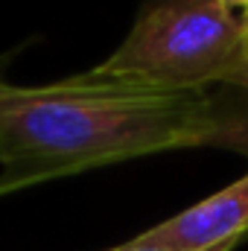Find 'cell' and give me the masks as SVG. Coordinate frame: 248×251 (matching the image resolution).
Masks as SVG:
<instances>
[{
    "instance_id": "1",
    "label": "cell",
    "mask_w": 248,
    "mask_h": 251,
    "mask_svg": "<svg viewBox=\"0 0 248 251\" xmlns=\"http://www.w3.org/2000/svg\"><path fill=\"white\" fill-rule=\"evenodd\" d=\"M219 140L210 91H155L91 70L50 85L0 79V178L18 190Z\"/></svg>"
},
{
    "instance_id": "2",
    "label": "cell",
    "mask_w": 248,
    "mask_h": 251,
    "mask_svg": "<svg viewBox=\"0 0 248 251\" xmlns=\"http://www.w3.org/2000/svg\"><path fill=\"white\" fill-rule=\"evenodd\" d=\"M248 24L225 0H149L91 73L155 91H210L240 79Z\"/></svg>"
},
{
    "instance_id": "5",
    "label": "cell",
    "mask_w": 248,
    "mask_h": 251,
    "mask_svg": "<svg viewBox=\"0 0 248 251\" xmlns=\"http://www.w3.org/2000/svg\"><path fill=\"white\" fill-rule=\"evenodd\" d=\"M108 251H175V249H164V246H155V243H146L143 237H134L117 249H108Z\"/></svg>"
},
{
    "instance_id": "6",
    "label": "cell",
    "mask_w": 248,
    "mask_h": 251,
    "mask_svg": "<svg viewBox=\"0 0 248 251\" xmlns=\"http://www.w3.org/2000/svg\"><path fill=\"white\" fill-rule=\"evenodd\" d=\"M237 15H243V18H248V0H225Z\"/></svg>"
},
{
    "instance_id": "4",
    "label": "cell",
    "mask_w": 248,
    "mask_h": 251,
    "mask_svg": "<svg viewBox=\"0 0 248 251\" xmlns=\"http://www.w3.org/2000/svg\"><path fill=\"white\" fill-rule=\"evenodd\" d=\"M210 97H213V111H216V120H219V131H222L219 146L248 155V47L240 79L234 85L210 91Z\"/></svg>"
},
{
    "instance_id": "3",
    "label": "cell",
    "mask_w": 248,
    "mask_h": 251,
    "mask_svg": "<svg viewBox=\"0 0 248 251\" xmlns=\"http://www.w3.org/2000/svg\"><path fill=\"white\" fill-rule=\"evenodd\" d=\"M248 234V173L234 184L216 190L181 213L152 225L140 237L146 243L175 251H210L219 246H240Z\"/></svg>"
},
{
    "instance_id": "7",
    "label": "cell",
    "mask_w": 248,
    "mask_h": 251,
    "mask_svg": "<svg viewBox=\"0 0 248 251\" xmlns=\"http://www.w3.org/2000/svg\"><path fill=\"white\" fill-rule=\"evenodd\" d=\"M237 249V246H234V243H228V246H219V249H210V251H234Z\"/></svg>"
}]
</instances>
